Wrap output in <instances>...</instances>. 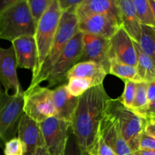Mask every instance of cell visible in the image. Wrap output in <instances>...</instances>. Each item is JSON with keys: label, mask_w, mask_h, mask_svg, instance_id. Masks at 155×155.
I'll return each instance as SVG.
<instances>
[{"label": "cell", "mask_w": 155, "mask_h": 155, "mask_svg": "<svg viewBox=\"0 0 155 155\" xmlns=\"http://www.w3.org/2000/svg\"><path fill=\"white\" fill-rule=\"evenodd\" d=\"M110 99L103 84L90 88L79 97L71 131L83 155H96L100 124Z\"/></svg>", "instance_id": "1"}, {"label": "cell", "mask_w": 155, "mask_h": 155, "mask_svg": "<svg viewBox=\"0 0 155 155\" xmlns=\"http://www.w3.org/2000/svg\"><path fill=\"white\" fill-rule=\"evenodd\" d=\"M78 24L79 19L76 14L67 13V12L62 13L57 32L53 39L49 51L37 76L36 78L31 80V83L28 88H33L35 86H39L41 83L45 81L48 73L54 62L63 52L64 49L69 41L74 37V35L79 32Z\"/></svg>", "instance_id": "2"}, {"label": "cell", "mask_w": 155, "mask_h": 155, "mask_svg": "<svg viewBox=\"0 0 155 155\" xmlns=\"http://www.w3.org/2000/svg\"><path fill=\"white\" fill-rule=\"evenodd\" d=\"M36 26L30 15L27 0H17L0 15V39L11 42L24 36H34Z\"/></svg>", "instance_id": "3"}, {"label": "cell", "mask_w": 155, "mask_h": 155, "mask_svg": "<svg viewBox=\"0 0 155 155\" xmlns=\"http://www.w3.org/2000/svg\"><path fill=\"white\" fill-rule=\"evenodd\" d=\"M62 12L58 0H53L51 4L39 22L35 31L34 39L36 48V61L34 71L32 73V80L36 78L49 51Z\"/></svg>", "instance_id": "4"}, {"label": "cell", "mask_w": 155, "mask_h": 155, "mask_svg": "<svg viewBox=\"0 0 155 155\" xmlns=\"http://www.w3.org/2000/svg\"><path fill=\"white\" fill-rule=\"evenodd\" d=\"M107 111L114 116L119 125L123 138L133 152L139 150V139L145 132L148 120L136 114L132 109L127 108L119 98H110Z\"/></svg>", "instance_id": "5"}, {"label": "cell", "mask_w": 155, "mask_h": 155, "mask_svg": "<svg viewBox=\"0 0 155 155\" xmlns=\"http://www.w3.org/2000/svg\"><path fill=\"white\" fill-rule=\"evenodd\" d=\"M24 92L10 95L4 91L0 96V148H4L6 142L16 138L19 121L24 114Z\"/></svg>", "instance_id": "6"}, {"label": "cell", "mask_w": 155, "mask_h": 155, "mask_svg": "<svg viewBox=\"0 0 155 155\" xmlns=\"http://www.w3.org/2000/svg\"><path fill=\"white\" fill-rule=\"evenodd\" d=\"M24 114L37 123L56 117L53 90L40 86L28 88L24 92Z\"/></svg>", "instance_id": "7"}, {"label": "cell", "mask_w": 155, "mask_h": 155, "mask_svg": "<svg viewBox=\"0 0 155 155\" xmlns=\"http://www.w3.org/2000/svg\"><path fill=\"white\" fill-rule=\"evenodd\" d=\"M83 35L80 31L74 35L51 67L45 80L48 89L66 81L70 70L78 63L83 51Z\"/></svg>", "instance_id": "8"}, {"label": "cell", "mask_w": 155, "mask_h": 155, "mask_svg": "<svg viewBox=\"0 0 155 155\" xmlns=\"http://www.w3.org/2000/svg\"><path fill=\"white\" fill-rule=\"evenodd\" d=\"M44 146L49 155H64L70 136L71 124L52 117L39 123Z\"/></svg>", "instance_id": "9"}, {"label": "cell", "mask_w": 155, "mask_h": 155, "mask_svg": "<svg viewBox=\"0 0 155 155\" xmlns=\"http://www.w3.org/2000/svg\"><path fill=\"white\" fill-rule=\"evenodd\" d=\"M110 39L83 33V51L78 63L92 61L102 65L107 74L110 66Z\"/></svg>", "instance_id": "10"}, {"label": "cell", "mask_w": 155, "mask_h": 155, "mask_svg": "<svg viewBox=\"0 0 155 155\" xmlns=\"http://www.w3.org/2000/svg\"><path fill=\"white\" fill-rule=\"evenodd\" d=\"M78 19L79 31L106 39H110L121 27L119 21L107 15H94Z\"/></svg>", "instance_id": "11"}, {"label": "cell", "mask_w": 155, "mask_h": 155, "mask_svg": "<svg viewBox=\"0 0 155 155\" xmlns=\"http://www.w3.org/2000/svg\"><path fill=\"white\" fill-rule=\"evenodd\" d=\"M109 58L136 68L137 55L134 41L122 27L110 39Z\"/></svg>", "instance_id": "12"}, {"label": "cell", "mask_w": 155, "mask_h": 155, "mask_svg": "<svg viewBox=\"0 0 155 155\" xmlns=\"http://www.w3.org/2000/svg\"><path fill=\"white\" fill-rule=\"evenodd\" d=\"M99 136L117 155H133L130 146L123 138L117 121L107 111V109L100 124Z\"/></svg>", "instance_id": "13"}, {"label": "cell", "mask_w": 155, "mask_h": 155, "mask_svg": "<svg viewBox=\"0 0 155 155\" xmlns=\"http://www.w3.org/2000/svg\"><path fill=\"white\" fill-rule=\"evenodd\" d=\"M17 61L15 50L11 46L8 48L0 47V83L5 92L13 91V94L24 92L17 75Z\"/></svg>", "instance_id": "14"}, {"label": "cell", "mask_w": 155, "mask_h": 155, "mask_svg": "<svg viewBox=\"0 0 155 155\" xmlns=\"http://www.w3.org/2000/svg\"><path fill=\"white\" fill-rule=\"evenodd\" d=\"M17 135L24 146V155H32L36 148L44 145L39 124L24 114L19 121Z\"/></svg>", "instance_id": "15"}, {"label": "cell", "mask_w": 155, "mask_h": 155, "mask_svg": "<svg viewBox=\"0 0 155 155\" xmlns=\"http://www.w3.org/2000/svg\"><path fill=\"white\" fill-rule=\"evenodd\" d=\"M15 50L18 68L34 71L36 61V48L34 36H24L12 42Z\"/></svg>", "instance_id": "16"}, {"label": "cell", "mask_w": 155, "mask_h": 155, "mask_svg": "<svg viewBox=\"0 0 155 155\" xmlns=\"http://www.w3.org/2000/svg\"><path fill=\"white\" fill-rule=\"evenodd\" d=\"M76 15L78 18L94 15H107L121 24L117 0H83Z\"/></svg>", "instance_id": "17"}, {"label": "cell", "mask_w": 155, "mask_h": 155, "mask_svg": "<svg viewBox=\"0 0 155 155\" xmlns=\"http://www.w3.org/2000/svg\"><path fill=\"white\" fill-rule=\"evenodd\" d=\"M53 101L56 110V117L71 124L78 104L79 97L69 93L67 84L58 86L53 90Z\"/></svg>", "instance_id": "18"}, {"label": "cell", "mask_w": 155, "mask_h": 155, "mask_svg": "<svg viewBox=\"0 0 155 155\" xmlns=\"http://www.w3.org/2000/svg\"><path fill=\"white\" fill-rule=\"evenodd\" d=\"M120 15L121 27L138 43L141 35L142 24L139 22L132 0H117Z\"/></svg>", "instance_id": "19"}, {"label": "cell", "mask_w": 155, "mask_h": 155, "mask_svg": "<svg viewBox=\"0 0 155 155\" xmlns=\"http://www.w3.org/2000/svg\"><path fill=\"white\" fill-rule=\"evenodd\" d=\"M107 72L102 65L92 61L80 62L74 65L67 75V80L71 78H85L92 80L94 86L103 84Z\"/></svg>", "instance_id": "20"}, {"label": "cell", "mask_w": 155, "mask_h": 155, "mask_svg": "<svg viewBox=\"0 0 155 155\" xmlns=\"http://www.w3.org/2000/svg\"><path fill=\"white\" fill-rule=\"evenodd\" d=\"M134 45L137 55L136 70L139 80L145 83L155 81V64L142 51L137 42H134Z\"/></svg>", "instance_id": "21"}, {"label": "cell", "mask_w": 155, "mask_h": 155, "mask_svg": "<svg viewBox=\"0 0 155 155\" xmlns=\"http://www.w3.org/2000/svg\"><path fill=\"white\" fill-rule=\"evenodd\" d=\"M108 74L116 76L124 81L133 80L136 83L141 82L138 76L136 67L124 64L114 59L110 60Z\"/></svg>", "instance_id": "22"}, {"label": "cell", "mask_w": 155, "mask_h": 155, "mask_svg": "<svg viewBox=\"0 0 155 155\" xmlns=\"http://www.w3.org/2000/svg\"><path fill=\"white\" fill-rule=\"evenodd\" d=\"M142 51L155 64V28L142 25L141 35L138 42Z\"/></svg>", "instance_id": "23"}, {"label": "cell", "mask_w": 155, "mask_h": 155, "mask_svg": "<svg viewBox=\"0 0 155 155\" xmlns=\"http://www.w3.org/2000/svg\"><path fill=\"white\" fill-rule=\"evenodd\" d=\"M136 16L142 25L155 28V21L148 0H132Z\"/></svg>", "instance_id": "24"}, {"label": "cell", "mask_w": 155, "mask_h": 155, "mask_svg": "<svg viewBox=\"0 0 155 155\" xmlns=\"http://www.w3.org/2000/svg\"><path fill=\"white\" fill-rule=\"evenodd\" d=\"M67 88L71 95L74 97H80L86 92L88 89L94 87L92 80L85 78H71L68 80Z\"/></svg>", "instance_id": "25"}, {"label": "cell", "mask_w": 155, "mask_h": 155, "mask_svg": "<svg viewBox=\"0 0 155 155\" xmlns=\"http://www.w3.org/2000/svg\"><path fill=\"white\" fill-rule=\"evenodd\" d=\"M52 1L53 0H27L30 15L36 27Z\"/></svg>", "instance_id": "26"}, {"label": "cell", "mask_w": 155, "mask_h": 155, "mask_svg": "<svg viewBox=\"0 0 155 155\" xmlns=\"http://www.w3.org/2000/svg\"><path fill=\"white\" fill-rule=\"evenodd\" d=\"M147 89H148V83L145 82H139L136 84V95H135L134 101L132 104L131 109L133 110H139L148 103L147 98Z\"/></svg>", "instance_id": "27"}, {"label": "cell", "mask_w": 155, "mask_h": 155, "mask_svg": "<svg viewBox=\"0 0 155 155\" xmlns=\"http://www.w3.org/2000/svg\"><path fill=\"white\" fill-rule=\"evenodd\" d=\"M124 83H125V86H124V92L122 95L118 98L126 107L131 109L132 104L134 101L135 95H136L137 83L133 80H125Z\"/></svg>", "instance_id": "28"}, {"label": "cell", "mask_w": 155, "mask_h": 155, "mask_svg": "<svg viewBox=\"0 0 155 155\" xmlns=\"http://www.w3.org/2000/svg\"><path fill=\"white\" fill-rule=\"evenodd\" d=\"M24 146L18 137L6 142L4 146V155H24Z\"/></svg>", "instance_id": "29"}, {"label": "cell", "mask_w": 155, "mask_h": 155, "mask_svg": "<svg viewBox=\"0 0 155 155\" xmlns=\"http://www.w3.org/2000/svg\"><path fill=\"white\" fill-rule=\"evenodd\" d=\"M61 11L62 13L76 14L78 7L83 0H58Z\"/></svg>", "instance_id": "30"}, {"label": "cell", "mask_w": 155, "mask_h": 155, "mask_svg": "<svg viewBox=\"0 0 155 155\" xmlns=\"http://www.w3.org/2000/svg\"><path fill=\"white\" fill-rule=\"evenodd\" d=\"M139 149L155 151V138L143 132L139 139Z\"/></svg>", "instance_id": "31"}, {"label": "cell", "mask_w": 155, "mask_h": 155, "mask_svg": "<svg viewBox=\"0 0 155 155\" xmlns=\"http://www.w3.org/2000/svg\"><path fill=\"white\" fill-rule=\"evenodd\" d=\"M136 114L145 119H151L155 117V100L148 102L145 106L139 110H134Z\"/></svg>", "instance_id": "32"}, {"label": "cell", "mask_w": 155, "mask_h": 155, "mask_svg": "<svg viewBox=\"0 0 155 155\" xmlns=\"http://www.w3.org/2000/svg\"><path fill=\"white\" fill-rule=\"evenodd\" d=\"M64 155H83L72 133L68 139Z\"/></svg>", "instance_id": "33"}, {"label": "cell", "mask_w": 155, "mask_h": 155, "mask_svg": "<svg viewBox=\"0 0 155 155\" xmlns=\"http://www.w3.org/2000/svg\"><path fill=\"white\" fill-rule=\"evenodd\" d=\"M96 155H117V153L109 146L108 145L104 142V141L99 138L98 143V147H97Z\"/></svg>", "instance_id": "34"}, {"label": "cell", "mask_w": 155, "mask_h": 155, "mask_svg": "<svg viewBox=\"0 0 155 155\" xmlns=\"http://www.w3.org/2000/svg\"><path fill=\"white\" fill-rule=\"evenodd\" d=\"M147 98L148 102H151L155 100V81L148 83L147 89Z\"/></svg>", "instance_id": "35"}, {"label": "cell", "mask_w": 155, "mask_h": 155, "mask_svg": "<svg viewBox=\"0 0 155 155\" xmlns=\"http://www.w3.org/2000/svg\"><path fill=\"white\" fill-rule=\"evenodd\" d=\"M16 2L17 0H0V15L5 12Z\"/></svg>", "instance_id": "36"}, {"label": "cell", "mask_w": 155, "mask_h": 155, "mask_svg": "<svg viewBox=\"0 0 155 155\" xmlns=\"http://www.w3.org/2000/svg\"><path fill=\"white\" fill-rule=\"evenodd\" d=\"M147 124L145 128V133L155 138V123L150 119H147Z\"/></svg>", "instance_id": "37"}, {"label": "cell", "mask_w": 155, "mask_h": 155, "mask_svg": "<svg viewBox=\"0 0 155 155\" xmlns=\"http://www.w3.org/2000/svg\"><path fill=\"white\" fill-rule=\"evenodd\" d=\"M133 155H155V151H153V150L139 149L133 152Z\"/></svg>", "instance_id": "38"}, {"label": "cell", "mask_w": 155, "mask_h": 155, "mask_svg": "<svg viewBox=\"0 0 155 155\" xmlns=\"http://www.w3.org/2000/svg\"><path fill=\"white\" fill-rule=\"evenodd\" d=\"M32 155H49L48 154V151L45 149V146L42 145V146H39L38 148H36V150L34 151L33 154Z\"/></svg>", "instance_id": "39"}, {"label": "cell", "mask_w": 155, "mask_h": 155, "mask_svg": "<svg viewBox=\"0 0 155 155\" xmlns=\"http://www.w3.org/2000/svg\"><path fill=\"white\" fill-rule=\"evenodd\" d=\"M148 1H149L150 6H151V10H152V13H153V15H154V18L155 21V0H148Z\"/></svg>", "instance_id": "40"}, {"label": "cell", "mask_w": 155, "mask_h": 155, "mask_svg": "<svg viewBox=\"0 0 155 155\" xmlns=\"http://www.w3.org/2000/svg\"><path fill=\"white\" fill-rule=\"evenodd\" d=\"M2 88H1V85H0V96H1V95L2 94Z\"/></svg>", "instance_id": "41"}, {"label": "cell", "mask_w": 155, "mask_h": 155, "mask_svg": "<svg viewBox=\"0 0 155 155\" xmlns=\"http://www.w3.org/2000/svg\"><path fill=\"white\" fill-rule=\"evenodd\" d=\"M150 120H151L154 121V122L155 123V117L154 118H151V119H150Z\"/></svg>", "instance_id": "42"}]
</instances>
